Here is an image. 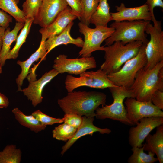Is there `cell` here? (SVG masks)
<instances>
[{
	"mask_svg": "<svg viewBox=\"0 0 163 163\" xmlns=\"http://www.w3.org/2000/svg\"><path fill=\"white\" fill-rule=\"evenodd\" d=\"M106 99V95L101 92L73 91L59 99L57 103L65 113L94 117L96 109L101 105H105Z\"/></svg>",
	"mask_w": 163,
	"mask_h": 163,
	"instance_id": "cell-1",
	"label": "cell"
},
{
	"mask_svg": "<svg viewBox=\"0 0 163 163\" xmlns=\"http://www.w3.org/2000/svg\"><path fill=\"white\" fill-rule=\"evenodd\" d=\"M129 88L137 100L151 101L152 96L156 91H163V60L152 69L145 66L141 68Z\"/></svg>",
	"mask_w": 163,
	"mask_h": 163,
	"instance_id": "cell-2",
	"label": "cell"
},
{
	"mask_svg": "<svg viewBox=\"0 0 163 163\" xmlns=\"http://www.w3.org/2000/svg\"><path fill=\"white\" fill-rule=\"evenodd\" d=\"M140 41L124 44L120 41L115 42L107 46H103L105 61L100 69L107 75L118 71L128 60L135 56L142 44Z\"/></svg>",
	"mask_w": 163,
	"mask_h": 163,
	"instance_id": "cell-3",
	"label": "cell"
},
{
	"mask_svg": "<svg viewBox=\"0 0 163 163\" xmlns=\"http://www.w3.org/2000/svg\"><path fill=\"white\" fill-rule=\"evenodd\" d=\"M109 88L113 98V102L110 105L97 108L95 111V117L98 119H109L125 125L133 126L127 117L123 101L127 97L135 98L133 93L129 88L123 87L116 86Z\"/></svg>",
	"mask_w": 163,
	"mask_h": 163,
	"instance_id": "cell-4",
	"label": "cell"
},
{
	"mask_svg": "<svg viewBox=\"0 0 163 163\" xmlns=\"http://www.w3.org/2000/svg\"><path fill=\"white\" fill-rule=\"evenodd\" d=\"M150 21L143 20L115 21L110 27L114 28L112 34L104 41L105 45L109 46L115 42L121 41L124 44L140 41L147 44L149 40L147 38L145 30Z\"/></svg>",
	"mask_w": 163,
	"mask_h": 163,
	"instance_id": "cell-5",
	"label": "cell"
},
{
	"mask_svg": "<svg viewBox=\"0 0 163 163\" xmlns=\"http://www.w3.org/2000/svg\"><path fill=\"white\" fill-rule=\"evenodd\" d=\"M146 45L143 43L138 54L127 61L118 71L107 75L115 85L127 88L132 85L138 71L147 63Z\"/></svg>",
	"mask_w": 163,
	"mask_h": 163,
	"instance_id": "cell-6",
	"label": "cell"
},
{
	"mask_svg": "<svg viewBox=\"0 0 163 163\" xmlns=\"http://www.w3.org/2000/svg\"><path fill=\"white\" fill-rule=\"evenodd\" d=\"M79 31L84 36V44L79 52L82 57L91 56L92 53L97 50H102L104 46L102 43L110 37L114 32L113 27L97 26L91 28L81 22L78 24Z\"/></svg>",
	"mask_w": 163,
	"mask_h": 163,
	"instance_id": "cell-7",
	"label": "cell"
},
{
	"mask_svg": "<svg viewBox=\"0 0 163 163\" xmlns=\"http://www.w3.org/2000/svg\"><path fill=\"white\" fill-rule=\"evenodd\" d=\"M79 75V77L70 75L66 76L65 85L68 92L82 86L104 89L117 86L108 78L107 75L100 69L96 71H85Z\"/></svg>",
	"mask_w": 163,
	"mask_h": 163,
	"instance_id": "cell-8",
	"label": "cell"
},
{
	"mask_svg": "<svg viewBox=\"0 0 163 163\" xmlns=\"http://www.w3.org/2000/svg\"><path fill=\"white\" fill-rule=\"evenodd\" d=\"M145 32L150 35V39L145 47L147 62L145 67L151 69L163 60V31L161 21H158L155 25L149 23Z\"/></svg>",
	"mask_w": 163,
	"mask_h": 163,
	"instance_id": "cell-9",
	"label": "cell"
},
{
	"mask_svg": "<svg viewBox=\"0 0 163 163\" xmlns=\"http://www.w3.org/2000/svg\"><path fill=\"white\" fill-rule=\"evenodd\" d=\"M96 67V61L93 56L71 59L64 54L59 55L54 59L53 66V68L59 74L66 72L75 75H79Z\"/></svg>",
	"mask_w": 163,
	"mask_h": 163,
	"instance_id": "cell-10",
	"label": "cell"
},
{
	"mask_svg": "<svg viewBox=\"0 0 163 163\" xmlns=\"http://www.w3.org/2000/svg\"><path fill=\"white\" fill-rule=\"evenodd\" d=\"M127 117L133 125H136L144 118L163 117L162 110L151 101H142L132 97L126 98L125 102Z\"/></svg>",
	"mask_w": 163,
	"mask_h": 163,
	"instance_id": "cell-11",
	"label": "cell"
},
{
	"mask_svg": "<svg viewBox=\"0 0 163 163\" xmlns=\"http://www.w3.org/2000/svg\"><path fill=\"white\" fill-rule=\"evenodd\" d=\"M163 124V117H153L140 119L129 131L128 141L132 147H142L146 137L154 129Z\"/></svg>",
	"mask_w": 163,
	"mask_h": 163,
	"instance_id": "cell-12",
	"label": "cell"
},
{
	"mask_svg": "<svg viewBox=\"0 0 163 163\" xmlns=\"http://www.w3.org/2000/svg\"><path fill=\"white\" fill-rule=\"evenodd\" d=\"M69 6L66 0H42L41 6L33 23L42 27L52 23L59 14Z\"/></svg>",
	"mask_w": 163,
	"mask_h": 163,
	"instance_id": "cell-13",
	"label": "cell"
},
{
	"mask_svg": "<svg viewBox=\"0 0 163 163\" xmlns=\"http://www.w3.org/2000/svg\"><path fill=\"white\" fill-rule=\"evenodd\" d=\"M59 74L56 70L53 69L46 72L39 79L29 81L28 87L22 89L21 92L31 101L34 107L42 101V94L44 87Z\"/></svg>",
	"mask_w": 163,
	"mask_h": 163,
	"instance_id": "cell-14",
	"label": "cell"
},
{
	"mask_svg": "<svg viewBox=\"0 0 163 163\" xmlns=\"http://www.w3.org/2000/svg\"><path fill=\"white\" fill-rule=\"evenodd\" d=\"M116 12H110L112 20L115 21L143 20L152 21L151 14L146 3L136 7L127 8L124 3L115 6Z\"/></svg>",
	"mask_w": 163,
	"mask_h": 163,
	"instance_id": "cell-15",
	"label": "cell"
},
{
	"mask_svg": "<svg viewBox=\"0 0 163 163\" xmlns=\"http://www.w3.org/2000/svg\"><path fill=\"white\" fill-rule=\"evenodd\" d=\"M42 38L40 44L38 49L33 53L26 60L24 61L18 60L17 64L21 68V72L16 79V82L18 87V91L21 92V87L24 80L26 78L29 72L30 67L35 62L37 61L40 59V61L46 59L47 50L45 46V41L47 39L46 36L41 34Z\"/></svg>",
	"mask_w": 163,
	"mask_h": 163,
	"instance_id": "cell-16",
	"label": "cell"
},
{
	"mask_svg": "<svg viewBox=\"0 0 163 163\" xmlns=\"http://www.w3.org/2000/svg\"><path fill=\"white\" fill-rule=\"evenodd\" d=\"M94 117H82L81 124L77 129L74 136L67 141V142L62 147L61 154L63 155L64 153L81 137L87 135L92 136L96 132L101 134H109L111 132L110 129L107 128H101L95 126L93 123L94 120Z\"/></svg>",
	"mask_w": 163,
	"mask_h": 163,
	"instance_id": "cell-17",
	"label": "cell"
},
{
	"mask_svg": "<svg viewBox=\"0 0 163 163\" xmlns=\"http://www.w3.org/2000/svg\"><path fill=\"white\" fill-rule=\"evenodd\" d=\"M78 18L69 6L61 12L54 21L39 30L40 33H44L47 39L49 37L57 36L61 33L72 21Z\"/></svg>",
	"mask_w": 163,
	"mask_h": 163,
	"instance_id": "cell-18",
	"label": "cell"
},
{
	"mask_svg": "<svg viewBox=\"0 0 163 163\" xmlns=\"http://www.w3.org/2000/svg\"><path fill=\"white\" fill-rule=\"evenodd\" d=\"M73 24L74 22H71L59 34L50 37L46 40L45 44L47 50V55L53 49L62 44L66 45L71 44L78 47H83L84 40L82 38L78 37L75 39L70 35V32Z\"/></svg>",
	"mask_w": 163,
	"mask_h": 163,
	"instance_id": "cell-19",
	"label": "cell"
},
{
	"mask_svg": "<svg viewBox=\"0 0 163 163\" xmlns=\"http://www.w3.org/2000/svg\"><path fill=\"white\" fill-rule=\"evenodd\" d=\"M156 133H150L145 139L143 145L144 150L151 151L156 155L160 163H163V124L156 128Z\"/></svg>",
	"mask_w": 163,
	"mask_h": 163,
	"instance_id": "cell-20",
	"label": "cell"
},
{
	"mask_svg": "<svg viewBox=\"0 0 163 163\" xmlns=\"http://www.w3.org/2000/svg\"><path fill=\"white\" fill-rule=\"evenodd\" d=\"M24 24L17 22L12 30H10V28L8 27L5 29L2 38V48L0 52V63L2 66H4L7 60L11 44L13 42L16 41L18 33L24 27Z\"/></svg>",
	"mask_w": 163,
	"mask_h": 163,
	"instance_id": "cell-21",
	"label": "cell"
},
{
	"mask_svg": "<svg viewBox=\"0 0 163 163\" xmlns=\"http://www.w3.org/2000/svg\"><path fill=\"white\" fill-rule=\"evenodd\" d=\"M110 9L108 0H99L97 8L91 18L90 23L94 24L95 27H107L108 23L112 21Z\"/></svg>",
	"mask_w": 163,
	"mask_h": 163,
	"instance_id": "cell-22",
	"label": "cell"
},
{
	"mask_svg": "<svg viewBox=\"0 0 163 163\" xmlns=\"http://www.w3.org/2000/svg\"><path fill=\"white\" fill-rule=\"evenodd\" d=\"M12 112L20 124L36 133L44 130L46 127L42 124L32 115H26L18 108H14Z\"/></svg>",
	"mask_w": 163,
	"mask_h": 163,
	"instance_id": "cell-23",
	"label": "cell"
},
{
	"mask_svg": "<svg viewBox=\"0 0 163 163\" xmlns=\"http://www.w3.org/2000/svg\"><path fill=\"white\" fill-rule=\"evenodd\" d=\"M34 19V18H26L24 26L18 36L14 46L10 50L7 59H15L18 56L19 50L22 45L26 42L31 25L33 23Z\"/></svg>",
	"mask_w": 163,
	"mask_h": 163,
	"instance_id": "cell-24",
	"label": "cell"
},
{
	"mask_svg": "<svg viewBox=\"0 0 163 163\" xmlns=\"http://www.w3.org/2000/svg\"><path fill=\"white\" fill-rule=\"evenodd\" d=\"M18 0H0V8L13 17L16 22L25 23L26 18L17 5Z\"/></svg>",
	"mask_w": 163,
	"mask_h": 163,
	"instance_id": "cell-25",
	"label": "cell"
},
{
	"mask_svg": "<svg viewBox=\"0 0 163 163\" xmlns=\"http://www.w3.org/2000/svg\"><path fill=\"white\" fill-rule=\"evenodd\" d=\"M133 154L129 158V163H154L158 161L155 154L151 151L146 154L144 152L143 146L142 147H132Z\"/></svg>",
	"mask_w": 163,
	"mask_h": 163,
	"instance_id": "cell-26",
	"label": "cell"
},
{
	"mask_svg": "<svg viewBox=\"0 0 163 163\" xmlns=\"http://www.w3.org/2000/svg\"><path fill=\"white\" fill-rule=\"evenodd\" d=\"M22 152L15 145H8L0 151V163H20L21 161Z\"/></svg>",
	"mask_w": 163,
	"mask_h": 163,
	"instance_id": "cell-27",
	"label": "cell"
},
{
	"mask_svg": "<svg viewBox=\"0 0 163 163\" xmlns=\"http://www.w3.org/2000/svg\"><path fill=\"white\" fill-rule=\"evenodd\" d=\"M99 0H81L80 22L89 26L91 18L96 11Z\"/></svg>",
	"mask_w": 163,
	"mask_h": 163,
	"instance_id": "cell-28",
	"label": "cell"
},
{
	"mask_svg": "<svg viewBox=\"0 0 163 163\" xmlns=\"http://www.w3.org/2000/svg\"><path fill=\"white\" fill-rule=\"evenodd\" d=\"M77 129L64 123L55 127L52 131L53 137L58 140L66 141L72 137Z\"/></svg>",
	"mask_w": 163,
	"mask_h": 163,
	"instance_id": "cell-29",
	"label": "cell"
},
{
	"mask_svg": "<svg viewBox=\"0 0 163 163\" xmlns=\"http://www.w3.org/2000/svg\"><path fill=\"white\" fill-rule=\"evenodd\" d=\"M42 0H26L23 3L22 11L26 18H34L40 7Z\"/></svg>",
	"mask_w": 163,
	"mask_h": 163,
	"instance_id": "cell-30",
	"label": "cell"
},
{
	"mask_svg": "<svg viewBox=\"0 0 163 163\" xmlns=\"http://www.w3.org/2000/svg\"><path fill=\"white\" fill-rule=\"evenodd\" d=\"M31 114L37 120L42 124L46 126L63 122V118H55L51 117L43 113L40 110L34 111Z\"/></svg>",
	"mask_w": 163,
	"mask_h": 163,
	"instance_id": "cell-31",
	"label": "cell"
},
{
	"mask_svg": "<svg viewBox=\"0 0 163 163\" xmlns=\"http://www.w3.org/2000/svg\"><path fill=\"white\" fill-rule=\"evenodd\" d=\"M63 119L64 123L78 129L82 124V116L73 113H65Z\"/></svg>",
	"mask_w": 163,
	"mask_h": 163,
	"instance_id": "cell-32",
	"label": "cell"
},
{
	"mask_svg": "<svg viewBox=\"0 0 163 163\" xmlns=\"http://www.w3.org/2000/svg\"><path fill=\"white\" fill-rule=\"evenodd\" d=\"M145 3L147 5L149 11L151 14L152 21L154 25L157 24L158 21H157L155 17L153 11L154 8L156 7H159L163 8V2L162 0H146Z\"/></svg>",
	"mask_w": 163,
	"mask_h": 163,
	"instance_id": "cell-33",
	"label": "cell"
},
{
	"mask_svg": "<svg viewBox=\"0 0 163 163\" xmlns=\"http://www.w3.org/2000/svg\"><path fill=\"white\" fill-rule=\"evenodd\" d=\"M151 101L155 106L163 110V91L157 90L152 95Z\"/></svg>",
	"mask_w": 163,
	"mask_h": 163,
	"instance_id": "cell-34",
	"label": "cell"
},
{
	"mask_svg": "<svg viewBox=\"0 0 163 163\" xmlns=\"http://www.w3.org/2000/svg\"><path fill=\"white\" fill-rule=\"evenodd\" d=\"M74 14L79 19L81 14V0H66Z\"/></svg>",
	"mask_w": 163,
	"mask_h": 163,
	"instance_id": "cell-35",
	"label": "cell"
},
{
	"mask_svg": "<svg viewBox=\"0 0 163 163\" xmlns=\"http://www.w3.org/2000/svg\"><path fill=\"white\" fill-rule=\"evenodd\" d=\"M12 21V17L3 10L0 9V27L6 29Z\"/></svg>",
	"mask_w": 163,
	"mask_h": 163,
	"instance_id": "cell-36",
	"label": "cell"
},
{
	"mask_svg": "<svg viewBox=\"0 0 163 163\" xmlns=\"http://www.w3.org/2000/svg\"><path fill=\"white\" fill-rule=\"evenodd\" d=\"M9 101L8 98L0 92V108H6L9 106Z\"/></svg>",
	"mask_w": 163,
	"mask_h": 163,
	"instance_id": "cell-37",
	"label": "cell"
},
{
	"mask_svg": "<svg viewBox=\"0 0 163 163\" xmlns=\"http://www.w3.org/2000/svg\"><path fill=\"white\" fill-rule=\"evenodd\" d=\"M5 29V28L0 27V52L2 48V38Z\"/></svg>",
	"mask_w": 163,
	"mask_h": 163,
	"instance_id": "cell-38",
	"label": "cell"
},
{
	"mask_svg": "<svg viewBox=\"0 0 163 163\" xmlns=\"http://www.w3.org/2000/svg\"><path fill=\"white\" fill-rule=\"evenodd\" d=\"M2 66L1 64L0 63V74H1L2 72Z\"/></svg>",
	"mask_w": 163,
	"mask_h": 163,
	"instance_id": "cell-39",
	"label": "cell"
}]
</instances>
